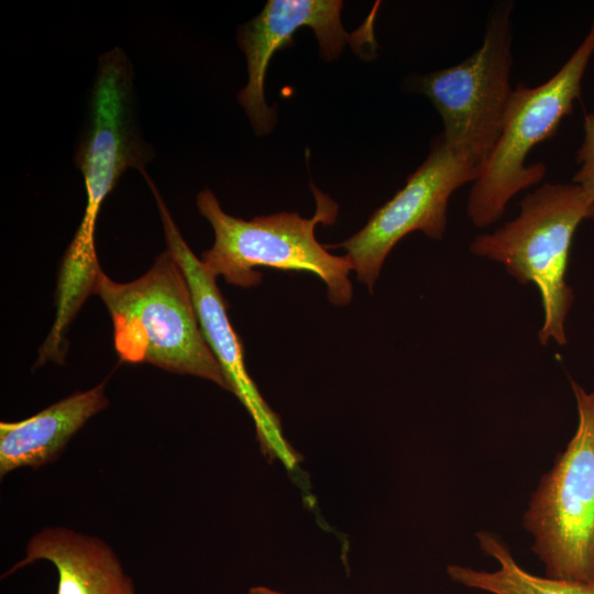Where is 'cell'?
<instances>
[{
    "mask_svg": "<svg viewBox=\"0 0 594 594\" xmlns=\"http://www.w3.org/2000/svg\"><path fill=\"white\" fill-rule=\"evenodd\" d=\"M95 295L112 319L121 361L202 377L229 391L202 334L186 276L168 249L132 282L117 283L102 272Z\"/></svg>",
    "mask_w": 594,
    "mask_h": 594,
    "instance_id": "6da1fadb",
    "label": "cell"
},
{
    "mask_svg": "<svg viewBox=\"0 0 594 594\" xmlns=\"http://www.w3.org/2000/svg\"><path fill=\"white\" fill-rule=\"evenodd\" d=\"M594 219V201L578 184L546 183L520 201L518 216L491 233L476 237L474 255L501 263L521 284L540 293L543 322L540 344L566 343L565 318L574 294L565 273L574 233L583 220Z\"/></svg>",
    "mask_w": 594,
    "mask_h": 594,
    "instance_id": "3957f363",
    "label": "cell"
},
{
    "mask_svg": "<svg viewBox=\"0 0 594 594\" xmlns=\"http://www.w3.org/2000/svg\"><path fill=\"white\" fill-rule=\"evenodd\" d=\"M510 10L509 2L494 9L483 44L471 56L417 82L442 119L447 144L480 170L498 138L513 90Z\"/></svg>",
    "mask_w": 594,
    "mask_h": 594,
    "instance_id": "8992f818",
    "label": "cell"
},
{
    "mask_svg": "<svg viewBox=\"0 0 594 594\" xmlns=\"http://www.w3.org/2000/svg\"><path fill=\"white\" fill-rule=\"evenodd\" d=\"M479 174L480 167L452 150L441 134L405 186L359 232L326 248H342L358 279L372 293L385 258L405 235L421 231L431 239L443 237L451 195L464 184L474 183Z\"/></svg>",
    "mask_w": 594,
    "mask_h": 594,
    "instance_id": "52a82bcc",
    "label": "cell"
},
{
    "mask_svg": "<svg viewBox=\"0 0 594 594\" xmlns=\"http://www.w3.org/2000/svg\"><path fill=\"white\" fill-rule=\"evenodd\" d=\"M146 183L158 206L167 249L186 276L202 334L223 373L229 391L240 399L252 417L263 449L288 470L294 469L297 464L296 454L283 436L278 417L267 406L245 369L243 344L231 326L227 302L216 284L217 278L187 245L151 177Z\"/></svg>",
    "mask_w": 594,
    "mask_h": 594,
    "instance_id": "9c48e42d",
    "label": "cell"
},
{
    "mask_svg": "<svg viewBox=\"0 0 594 594\" xmlns=\"http://www.w3.org/2000/svg\"><path fill=\"white\" fill-rule=\"evenodd\" d=\"M584 138L576 152L580 168L573 183L580 185L594 201V113H586L583 121Z\"/></svg>",
    "mask_w": 594,
    "mask_h": 594,
    "instance_id": "5bb4252c",
    "label": "cell"
},
{
    "mask_svg": "<svg viewBox=\"0 0 594 594\" xmlns=\"http://www.w3.org/2000/svg\"><path fill=\"white\" fill-rule=\"evenodd\" d=\"M37 560L53 563L57 594H134L113 550L101 539L65 527H46L28 542L25 557L3 575Z\"/></svg>",
    "mask_w": 594,
    "mask_h": 594,
    "instance_id": "8fae6325",
    "label": "cell"
},
{
    "mask_svg": "<svg viewBox=\"0 0 594 594\" xmlns=\"http://www.w3.org/2000/svg\"><path fill=\"white\" fill-rule=\"evenodd\" d=\"M250 594H283V593L275 592V591L270 590L267 587L256 586V587H252L250 590Z\"/></svg>",
    "mask_w": 594,
    "mask_h": 594,
    "instance_id": "9a60e30c",
    "label": "cell"
},
{
    "mask_svg": "<svg viewBox=\"0 0 594 594\" xmlns=\"http://www.w3.org/2000/svg\"><path fill=\"white\" fill-rule=\"evenodd\" d=\"M132 79L130 61L121 48L100 56L74 155L84 177L87 209L99 212L122 174L128 168L144 173L153 157L138 128Z\"/></svg>",
    "mask_w": 594,
    "mask_h": 594,
    "instance_id": "ba28073f",
    "label": "cell"
},
{
    "mask_svg": "<svg viewBox=\"0 0 594 594\" xmlns=\"http://www.w3.org/2000/svg\"><path fill=\"white\" fill-rule=\"evenodd\" d=\"M312 193L317 209L309 219L297 212H279L244 220L224 212L210 189L201 190L197 207L215 232L213 245L201 254L204 266L213 277L222 276L243 288L261 283L262 274L255 271L258 266L308 272L326 284L332 305H349L352 264L345 255L329 253L315 237L318 223L334 221L338 206L317 188Z\"/></svg>",
    "mask_w": 594,
    "mask_h": 594,
    "instance_id": "7a4b0ae2",
    "label": "cell"
},
{
    "mask_svg": "<svg viewBox=\"0 0 594 594\" xmlns=\"http://www.w3.org/2000/svg\"><path fill=\"white\" fill-rule=\"evenodd\" d=\"M102 382L75 392L20 421L0 424V475L19 468H41L54 461L72 437L109 402Z\"/></svg>",
    "mask_w": 594,
    "mask_h": 594,
    "instance_id": "7c38bea8",
    "label": "cell"
},
{
    "mask_svg": "<svg viewBox=\"0 0 594 594\" xmlns=\"http://www.w3.org/2000/svg\"><path fill=\"white\" fill-rule=\"evenodd\" d=\"M575 432L541 477L524 514L546 576L594 583V391L571 380Z\"/></svg>",
    "mask_w": 594,
    "mask_h": 594,
    "instance_id": "5b68a950",
    "label": "cell"
},
{
    "mask_svg": "<svg viewBox=\"0 0 594 594\" xmlns=\"http://www.w3.org/2000/svg\"><path fill=\"white\" fill-rule=\"evenodd\" d=\"M342 1L270 0L260 14L243 24L238 43L246 57L249 80L238 100L257 135L267 134L275 122V111L264 98V79L274 53L292 41L298 29L308 26L316 34L320 56L332 61L346 43L355 41L341 23Z\"/></svg>",
    "mask_w": 594,
    "mask_h": 594,
    "instance_id": "30bf717a",
    "label": "cell"
},
{
    "mask_svg": "<svg viewBox=\"0 0 594 594\" xmlns=\"http://www.w3.org/2000/svg\"><path fill=\"white\" fill-rule=\"evenodd\" d=\"M593 54L594 21L550 79L534 88L520 82L512 90L498 138L469 195L466 211L476 228L495 223L516 194L546 176V165H526L527 156L537 144L553 138L563 118L572 113Z\"/></svg>",
    "mask_w": 594,
    "mask_h": 594,
    "instance_id": "277c9868",
    "label": "cell"
},
{
    "mask_svg": "<svg viewBox=\"0 0 594 594\" xmlns=\"http://www.w3.org/2000/svg\"><path fill=\"white\" fill-rule=\"evenodd\" d=\"M476 538L481 550L498 563V569L485 571L450 564L447 573L455 583L491 594H594V583L531 574L517 563L502 539L490 531H479Z\"/></svg>",
    "mask_w": 594,
    "mask_h": 594,
    "instance_id": "4fadbf2b",
    "label": "cell"
}]
</instances>
